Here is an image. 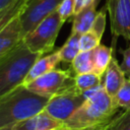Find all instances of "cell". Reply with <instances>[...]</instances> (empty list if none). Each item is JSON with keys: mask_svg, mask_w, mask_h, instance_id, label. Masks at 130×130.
I'll list each match as a JSON object with an SVG mask.
<instances>
[{"mask_svg": "<svg viewBox=\"0 0 130 130\" xmlns=\"http://www.w3.org/2000/svg\"><path fill=\"white\" fill-rule=\"evenodd\" d=\"M126 80V74L121 68V65L119 64L118 60L113 56L103 79V86L105 90L114 98L117 92L120 90L122 85L124 84Z\"/></svg>", "mask_w": 130, "mask_h": 130, "instance_id": "obj_12", "label": "cell"}, {"mask_svg": "<svg viewBox=\"0 0 130 130\" xmlns=\"http://www.w3.org/2000/svg\"><path fill=\"white\" fill-rule=\"evenodd\" d=\"M63 126V122L56 120L48 113L43 111L28 119L0 130H58Z\"/></svg>", "mask_w": 130, "mask_h": 130, "instance_id": "obj_9", "label": "cell"}, {"mask_svg": "<svg viewBox=\"0 0 130 130\" xmlns=\"http://www.w3.org/2000/svg\"><path fill=\"white\" fill-rule=\"evenodd\" d=\"M72 72L75 74H82L93 72L94 70V50L80 51L75 59L70 64Z\"/></svg>", "mask_w": 130, "mask_h": 130, "instance_id": "obj_15", "label": "cell"}, {"mask_svg": "<svg viewBox=\"0 0 130 130\" xmlns=\"http://www.w3.org/2000/svg\"><path fill=\"white\" fill-rule=\"evenodd\" d=\"M105 6L110 18L113 41L123 37L130 42V0H107Z\"/></svg>", "mask_w": 130, "mask_h": 130, "instance_id": "obj_7", "label": "cell"}, {"mask_svg": "<svg viewBox=\"0 0 130 130\" xmlns=\"http://www.w3.org/2000/svg\"><path fill=\"white\" fill-rule=\"evenodd\" d=\"M105 130H130V110L123 111L115 116L108 123Z\"/></svg>", "mask_w": 130, "mask_h": 130, "instance_id": "obj_20", "label": "cell"}, {"mask_svg": "<svg viewBox=\"0 0 130 130\" xmlns=\"http://www.w3.org/2000/svg\"><path fill=\"white\" fill-rule=\"evenodd\" d=\"M80 35L71 32L64 45L59 49L60 57L62 62L66 63H72V61L75 59V57L80 52V46H79V40Z\"/></svg>", "mask_w": 130, "mask_h": 130, "instance_id": "obj_17", "label": "cell"}, {"mask_svg": "<svg viewBox=\"0 0 130 130\" xmlns=\"http://www.w3.org/2000/svg\"><path fill=\"white\" fill-rule=\"evenodd\" d=\"M62 1L63 0H28L25 10L20 16L23 37L34 29L44 18L56 11Z\"/></svg>", "mask_w": 130, "mask_h": 130, "instance_id": "obj_8", "label": "cell"}, {"mask_svg": "<svg viewBox=\"0 0 130 130\" xmlns=\"http://www.w3.org/2000/svg\"><path fill=\"white\" fill-rule=\"evenodd\" d=\"M41 54L30 51L21 41L16 47L0 57V96L22 85L25 77Z\"/></svg>", "mask_w": 130, "mask_h": 130, "instance_id": "obj_3", "label": "cell"}, {"mask_svg": "<svg viewBox=\"0 0 130 130\" xmlns=\"http://www.w3.org/2000/svg\"><path fill=\"white\" fill-rule=\"evenodd\" d=\"M95 0H75V9H74V14L78 13L81 11L84 7L88 6L89 4L93 3Z\"/></svg>", "mask_w": 130, "mask_h": 130, "instance_id": "obj_23", "label": "cell"}, {"mask_svg": "<svg viewBox=\"0 0 130 130\" xmlns=\"http://www.w3.org/2000/svg\"><path fill=\"white\" fill-rule=\"evenodd\" d=\"M120 53L123 56V61L121 64V68L126 74L127 77L130 78V46L124 50H121Z\"/></svg>", "mask_w": 130, "mask_h": 130, "instance_id": "obj_22", "label": "cell"}, {"mask_svg": "<svg viewBox=\"0 0 130 130\" xmlns=\"http://www.w3.org/2000/svg\"><path fill=\"white\" fill-rule=\"evenodd\" d=\"M86 98L87 92H81L75 86H72L50 98L44 111L64 123L78 110Z\"/></svg>", "mask_w": 130, "mask_h": 130, "instance_id": "obj_5", "label": "cell"}, {"mask_svg": "<svg viewBox=\"0 0 130 130\" xmlns=\"http://www.w3.org/2000/svg\"><path fill=\"white\" fill-rule=\"evenodd\" d=\"M58 130H69V129H68V128H66V127H64V126H63V127H62V128H61V129H58Z\"/></svg>", "mask_w": 130, "mask_h": 130, "instance_id": "obj_26", "label": "cell"}, {"mask_svg": "<svg viewBox=\"0 0 130 130\" xmlns=\"http://www.w3.org/2000/svg\"><path fill=\"white\" fill-rule=\"evenodd\" d=\"M75 9V0H63L58 8L61 19L65 22L69 18L73 17Z\"/></svg>", "mask_w": 130, "mask_h": 130, "instance_id": "obj_21", "label": "cell"}, {"mask_svg": "<svg viewBox=\"0 0 130 130\" xmlns=\"http://www.w3.org/2000/svg\"><path fill=\"white\" fill-rule=\"evenodd\" d=\"M72 73L71 69L63 70L55 68L24 86L40 95L50 99L57 93L74 86V74Z\"/></svg>", "mask_w": 130, "mask_h": 130, "instance_id": "obj_6", "label": "cell"}, {"mask_svg": "<svg viewBox=\"0 0 130 130\" xmlns=\"http://www.w3.org/2000/svg\"><path fill=\"white\" fill-rule=\"evenodd\" d=\"M113 58V49L106 45H100L94 49V70L93 72L104 77V74Z\"/></svg>", "mask_w": 130, "mask_h": 130, "instance_id": "obj_16", "label": "cell"}, {"mask_svg": "<svg viewBox=\"0 0 130 130\" xmlns=\"http://www.w3.org/2000/svg\"><path fill=\"white\" fill-rule=\"evenodd\" d=\"M115 105L119 109H123L124 111L130 110V78L127 77L124 84L117 92V94L113 98Z\"/></svg>", "mask_w": 130, "mask_h": 130, "instance_id": "obj_19", "label": "cell"}, {"mask_svg": "<svg viewBox=\"0 0 130 130\" xmlns=\"http://www.w3.org/2000/svg\"><path fill=\"white\" fill-rule=\"evenodd\" d=\"M64 21L61 19L58 9L44 18L34 29L27 32L22 42L26 47L42 56L50 54L54 50L55 42Z\"/></svg>", "mask_w": 130, "mask_h": 130, "instance_id": "obj_4", "label": "cell"}, {"mask_svg": "<svg viewBox=\"0 0 130 130\" xmlns=\"http://www.w3.org/2000/svg\"><path fill=\"white\" fill-rule=\"evenodd\" d=\"M22 24L20 17L14 18L0 28V57L7 54L22 41Z\"/></svg>", "mask_w": 130, "mask_h": 130, "instance_id": "obj_11", "label": "cell"}, {"mask_svg": "<svg viewBox=\"0 0 130 130\" xmlns=\"http://www.w3.org/2000/svg\"><path fill=\"white\" fill-rule=\"evenodd\" d=\"M106 6L98 12L92 27L85 34L81 35L79 40L80 51H91L101 45L103 35L106 29Z\"/></svg>", "mask_w": 130, "mask_h": 130, "instance_id": "obj_10", "label": "cell"}, {"mask_svg": "<svg viewBox=\"0 0 130 130\" xmlns=\"http://www.w3.org/2000/svg\"><path fill=\"white\" fill-rule=\"evenodd\" d=\"M15 1H19V0H0V10L4 9L5 7H7L8 5H10L11 3L15 2Z\"/></svg>", "mask_w": 130, "mask_h": 130, "instance_id": "obj_24", "label": "cell"}, {"mask_svg": "<svg viewBox=\"0 0 130 130\" xmlns=\"http://www.w3.org/2000/svg\"><path fill=\"white\" fill-rule=\"evenodd\" d=\"M109 123V122H108ZM108 123L103 124V125H99V126H93V127H88V128H84V129H80V130H105V128L107 127Z\"/></svg>", "mask_w": 130, "mask_h": 130, "instance_id": "obj_25", "label": "cell"}, {"mask_svg": "<svg viewBox=\"0 0 130 130\" xmlns=\"http://www.w3.org/2000/svg\"><path fill=\"white\" fill-rule=\"evenodd\" d=\"M60 62H62V61H61L59 50L53 51L50 54H47V55H44V56L40 57L36 61L34 66L31 67V69L28 72L27 76L25 77L22 85H26L29 82L39 78L40 76H42V75L52 71L53 69L57 68V66L59 65Z\"/></svg>", "mask_w": 130, "mask_h": 130, "instance_id": "obj_13", "label": "cell"}, {"mask_svg": "<svg viewBox=\"0 0 130 130\" xmlns=\"http://www.w3.org/2000/svg\"><path fill=\"white\" fill-rule=\"evenodd\" d=\"M100 0H95L93 3L89 4L88 6L84 7L81 11L73 15L72 20V28L71 32L83 35L87 32L93 25V22L96 18V5Z\"/></svg>", "mask_w": 130, "mask_h": 130, "instance_id": "obj_14", "label": "cell"}, {"mask_svg": "<svg viewBox=\"0 0 130 130\" xmlns=\"http://www.w3.org/2000/svg\"><path fill=\"white\" fill-rule=\"evenodd\" d=\"M101 84H103V77L94 72L74 75V86L81 92H88Z\"/></svg>", "mask_w": 130, "mask_h": 130, "instance_id": "obj_18", "label": "cell"}, {"mask_svg": "<svg viewBox=\"0 0 130 130\" xmlns=\"http://www.w3.org/2000/svg\"><path fill=\"white\" fill-rule=\"evenodd\" d=\"M49 100L24 85L0 96V129L8 128L43 112Z\"/></svg>", "mask_w": 130, "mask_h": 130, "instance_id": "obj_2", "label": "cell"}, {"mask_svg": "<svg viewBox=\"0 0 130 130\" xmlns=\"http://www.w3.org/2000/svg\"><path fill=\"white\" fill-rule=\"evenodd\" d=\"M119 108L103 84L87 92V98L78 110L64 122L69 130H80L110 122Z\"/></svg>", "mask_w": 130, "mask_h": 130, "instance_id": "obj_1", "label": "cell"}]
</instances>
